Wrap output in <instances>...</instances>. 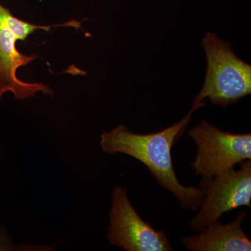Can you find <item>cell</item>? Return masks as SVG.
I'll return each instance as SVG.
<instances>
[{
    "mask_svg": "<svg viewBox=\"0 0 251 251\" xmlns=\"http://www.w3.org/2000/svg\"><path fill=\"white\" fill-rule=\"evenodd\" d=\"M195 110L191 108L182 120L156 133L136 134L125 126H118L102 134V150L108 153H125L142 162L162 187L174 194L184 209L197 210L202 204L204 193L201 188L186 187L180 184L171 153L173 144L186 128Z\"/></svg>",
    "mask_w": 251,
    "mask_h": 251,
    "instance_id": "cell-1",
    "label": "cell"
},
{
    "mask_svg": "<svg viewBox=\"0 0 251 251\" xmlns=\"http://www.w3.org/2000/svg\"><path fill=\"white\" fill-rule=\"evenodd\" d=\"M207 69L202 88L195 98L192 108L211 103L223 108L236 103L251 93V67L237 57L230 44L213 33H206L202 41Z\"/></svg>",
    "mask_w": 251,
    "mask_h": 251,
    "instance_id": "cell-2",
    "label": "cell"
},
{
    "mask_svg": "<svg viewBox=\"0 0 251 251\" xmlns=\"http://www.w3.org/2000/svg\"><path fill=\"white\" fill-rule=\"evenodd\" d=\"M57 27L80 29L81 24L75 20L53 25H39L16 17L8 8L0 2V99L6 92H11L15 99L34 97L37 92L52 94L47 85L23 82L17 77V70L36 59V55L22 54L16 48L18 41H24L36 30L50 31Z\"/></svg>",
    "mask_w": 251,
    "mask_h": 251,
    "instance_id": "cell-3",
    "label": "cell"
},
{
    "mask_svg": "<svg viewBox=\"0 0 251 251\" xmlns=\"http://www.w3.org/2000/svg\"><path fill=\"white\" fill-rule=\"evenodd\" d=\"M198 146L192 168L195 174L210 179L233 169L244 160L251 158V135L233 134L218 129L203 120L188 132Z\"/></svg>",
    "mask_w": 251,
    "mask_h": 251,
    "instance_id": "cell-4",
    "label": "cell"
},
{
    "mask_svg": "<svg viewBox=\"0 0 251 251\" xmlns=\"http://www.w3.org/2000/svg\"><path fill=\"white\" fill-rule=\"evenodd\" d=\"M204 193L201 210L191 220L190 227L201 232L220 216L241 206H251V159L241 162L240 169H232L210 179H202Z\"/></svg>",
    "mask_w": 251,
    "mask_h": 251,
    "instance_id": "cell-5",
    "label": "cell"
},
{
    "mask_svg": "<svg viewBox=\"0 0 251 251\" xmlns=\"http://www.w3.org/2000/svg\"><path fill=\"white\" fill-rule=\"evenodd\" d=\"M110 220L107 237L115 247L126 251H173L164 231L153 229L138 215L125 188L114 189Z\"/></svg>",
    "mask_w": 251,
    "mask_h": 251,
    "instance_id": "cell-6",
    "label": "cell"
},
{
    "mask_svg": "<svg viewBox=\"0 0 251 251\" xmlns=\"http://www.w3.org/2000/svg\"><path fill=\"white\" fill-rule=\"evenodd\" d=\"M247 214V211H240L233 222L228 225L216 221L198 235L185 237L183 243L192 251H250V239L241 226Z\"/></svg>",
    "mask_w": 251,
    "mask_h": 251,
    "instance_id": "cell-7",
    "label": "cell"
}]
</instances>
